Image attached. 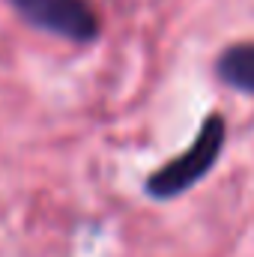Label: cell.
<instances>
[{"mask_svg": "<svg viewBox=\"0 0 254 257\" xmlns=\"http://www.w3.org/2000/svg\"><path fill=\"white\" fill-rule=\"evenodd\" d=\"M224 141H227V123L221 114H209L197 135L191 138V144L174 159H168L162 168H156L147 183H144V192L150 194L153 200H174L180 194L191 192L218 162L221 150H224Z\"/></svg>", "mask_w": 254, "mask_h": 257, "instance_id": "cell-1", "label": "cell"}, {"mask_svg": "<svg viewBox=\"0 0 254 257\" xmlns=\"http://www.w3.org/2000/svg\"><path fill=\"white\" fill-rule=\"evenodd\" d=\"M27 24L69 39L75 45H90L102 33V21L87 0H6Z\"/></svg>", "mask_w": 254, "mask_h": 257, "instance_id": "cell-2", "label": "cell"}, {"mask_svg": "<svg viewBox=\"0 0 254 257\" xmlns=\"http://www.w3.org/2000/svg\"><path fill=\"white\" fill-rule=\"evenodd\" d=\"M215 75L221 78V84L254 96V42L227 45L215 60Z\"/></svg>", "mask_w": 254, "mask_h": 257, "instance_id": "cell-3", "label": "cell"}]
</instances>
